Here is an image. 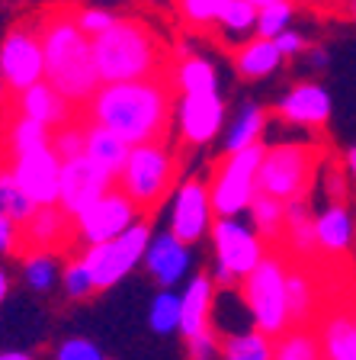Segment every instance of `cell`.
Instances as JSON below:
<instances>
[{"mask_svg": "<svg viewBox=\"0 0 356 360\" xmlns=\"http://www.w3.org/2000/svg\"><path fill=\"white\" fill-rule=\"evenodd\" d=\"M216 225V210L209 200V187L202 180L190 177L173 190V206H171V229L167 232L180 241V245H196L202 241Z\"/></svg>", "mask_w": 356, "mask_h": 360, "instance_id": "cell-13", "label": "cell"}, {"mask_svg": "<svg viewBox=\"0 0 356 360\" xmlns=\"http://www.w3.org/2000/svg\"><path fill=\"white\" fill-rule=\"evenodd\" d=\"M61 286H65V292L77 302L90 300V296L97 292V286H93V280H90V270L84 267L81 257L65 261V267H61Z\"/></svg>", "mask_w": 356, "mask_h": 360, "instance_id": "cell-39", "label": "cell"}, {"mask_svg": "<svg viewBox=\"0 0 356 360\" xmlns=\"http://www.w3.org/2000/svg\"><path fill=\"white\" fill-rule=\"evenodd\" d=\"M267 122H270V112L257 103H247L237 110V116L231 120L228 132H225V155H237V151H247V148H257L263 145V132H267Z\"/></svg>", "mask_w": 356, "mask_h": 360, "instance_id": "cell-24", "label": "cell"}, {"mask_svg": "<svg viewBox=\"0 0 356 360\" xmlns=\"http://www.w3.org/2000/svg\"><path fill=\"white\" fill-rule=\"evenodd\" d=\"M55 360H106V354L87 338H67V341L58 345Z\"/></svg>", "mask_w": 356, "mask_h": 360, "instance_id": "cell-43", "label": "cell"}, {"mask_svg": "<svg viewBox=\"0 0 356 360\" xmlns=\"http://www.w3.org/2000/svg\"><path fill=\"white\" fill-rule=\"evenodd\" d=\"M84 142H87V126L84 122H67V126L55 129L52 132V142H48V148L58 155V161L65 165V161H74V158H84Z\"/></svg>", "mask_w": 356, "mask_h": 360, "instance_id": "cell-38", "label": "cell"}, {"mask_svg": "<svg viewBox=\"0 0 356 360\" xmlns=\"http://www.w3.org/2000/svg\"><path fill=\"white\" fill-rule=\"evenodd\" d=\"M212 306H216V283L209 274L190 277L180 292V335L183 338H196L199 331L212 328Z\"/></svg>", "mask_w": 356, "mask_h": 360, "instance_id": "cell-20", "label": "cell"}, {"mask_svg": "<svg viewBox=\"0 0 356 360\" xmlns=\"http://www.w3.org/2000/svg\"><path fill=\"white\" fill-rule=\"evenodd\" d=\"M20 235H22L20 225L0 216V255H13L16 248H20Z\"/></svg>", "mask_w": 356, "mask_h": 360, "instance_id": "cell-45", "label": "cell"}, {"mask_svg": "<svg viewBox=\"0 0 356 360\" xmlns=\"http://www.w3.org/2000/svg\"><path fill=\"white\" fill-rule=\"evenodd\" d=\"M22 238L29 241L32 251L55 255L74 238V219L65 216L58 206H45V210L32 212V219L22 225Z\"/></svg>", "mask_w": 356, "mask_h": 360, "instance_id": "cell-21", "label": "cell"}, {"mask_svg": "<svg viewBox=\"0 0 356 360\" xmlns=\"http://www.w3.org/2000/svg\"><path fill=\"white\" fill-rule=\"evenodd\" d=\"M321 360H356V315L327 312L318 325Z\"/></svg>", "mask_w": 356, "mask_h": 360, "instance_id": "cell-22", "label": "cell"}, {"mask_svg": "<svg viewBox=\"0 0 356 360\" xmlns=\"http://www.w3.org/2000/svg\"><path fill=\"white\" fill-rule=\"evenodd\" d=\"M10 103V90H7V84H4V77H0V110Z\"/></svg>", "mask_w": 356, "mask_h": 360, "instance_id": "cell-51", "label": "cell"}, {"mask_svg": "<svg viewBox=\"0 0 356 360\" xmlns=\"http://www.w3.org/2000/svg\"><path fill=\"white\" fill-rule=\"evenodd\" d=\"M0 360H4V351H0Z\"/></svg>", "mask_w": 356, "mask_h": 360, "instance_id": "cell-53", "label": "cell"}, {"mask_svg": "<svg viewBox=\"0 0 356 360\" xmlns=\"http://www.w3.org/2000/svg\"><path fill=\"white\" fill-rule=\"evenodd\" d=\"M286 280H289V264L279 255H267L251 277L241 280V292H244V306L251 312L253 328L273 341L292 328Z\"/></svg>", "mask_w": 356, "mask_h": 360, "instance_id": "cell-4", "label": "cell"}, {"mask_svg": "<svg viewBox=\"0 0 356 360\" xmlns=\"http://www.w3.org/2000/svg\"><path fill=\"white\" fill-rule=\"evenodd\" d=\"M93 42V61H97L100 84H132L164 77V55L157 36L135 16H119L103 36Z\"/></svg>", "mask_w": 356, "mask_h": 360, "instance_id": "cell-3", "label": "cell"}, {"mask_svg": "<svg viewBox=\"0 0 356 360\" xmlns=\"http://www.w3.org/2000/svg\"><path fill=\"white\" fill-rule=\"evenodd\" d=\"M32 212H36V206H32L29 196L20 190V184H16L13 174H10V167H0V216L22 229V225L32 219Z\"/></svg>", "mask_w": 356, "mask_h": 360, "instance_id": "cell-35", "label": "cell"}, {"mask_svg": "<svg viewBox=\"0 0 356 360\" xmlns=\"http://www.w3.org/2000/svg\"><path fill=\"white\" fill-rule=\"evenodd\" d=\"M7 292H10V277H7V270L0 267V302L7 300Z\"/></svg>", "mask_w": 356, "mask_h": 360, "instance_id": "cell-49", "label": "cell"}, {"mask_svg": "<svg viewBox=\"0 0 356 360\" xmlns=\"http://www.w3.org/2000/svg\"><path fill=\"white\" fill-rule=\"evenodd\" d=\"M286 292H289L292 328H308L315 309H318V283H315V277L305 267H289Z\"/></svg>", "mask_w": 356, "mask_h": 360, "instance_id": "cell-28", "label": "cell"}, {"mask_svg": "<svg viewBox=\"0 0 356 360\" xmlns=\"http://www.w3.org/2000/svg\"><path fill=\"white\" fill-rule=\"evenodd\" d=\"M116 20H119V16L112 13V10H106V7H81V10L74 13L77 30H81L87 39L103 36V32L110 30V26H112Z\"/></svg>", "mask_w": 356, "mask_h": 360, "instance_id": "cell-40", "label": "cell"}, {"mask_svg": "<svg viewBox=\"0 0 356 360\" xmlns=\"http://www.w3.org/2000/svg\"><path fill=\"white\" fill-rule=\"evenodd\" d=\"M347 13H350V16H353V20H356V4H350V7H347Z\"/></svg>", "mask_w": 356, "mask_h": 360, "instance_id": "cell-52", "label": "cell"}, {"mask_svg": "<svg viewBox=\"0 0 356 360\" xmlns=\"http://www.w3.org/2000/svg\"><path fill=\"white\" fill-rule=\"evenodd\" d=\"M0 77L13 97L45 81V49L42 32L29 26H13L0 42Z\"/></svg>", "mask_w": 356, "mask_h": 360, "instance_id": "cell-9", "label": "cell"}, {"mask_svg": "<svg viewBox=\"0 0 356 360\" xmlns=\"http://www.w3.org/2000/svg\"><path fill=\"white\" fill-rule=\"evenodd\" d=\"M222 357L225 360H273V338L260 335L257 328L241 331V335H228L222 341Z\"/></svg>", "mask_w": 356, "mask_h": 360, "instance_id": "cell-33", "label": "cell"}, {"mask_svg": "<svg viewBox=\"0 0 356 360\" xmlns=\"http://www.w3.org/2000/svg\"><path fill=\"white\" fill-rule=\"evenodd\" d=\"M247 219H251V229L260 235V238L270 245H279L282 241V229H286V202L270 200V196L257 193L247 206Z\"/></svg>", "mask_w": 356, "mask_h": 360, "instance_id": "cell-29", "label": "cell"}, {"mask_svg": "<svg viewBox=\"0 0 356 360\" xmlns=\"http://www.w3.org/2000/svg\"><path fill=\"white\" fill-rule=\"evenodd\" d=\"M308 65L318 71V68H324L327 65V52L324 49H308Z\"/></svg>", "mask_w": 356, "mask_h": 360, "instance_id": "cell-47", "label": "cell"}, {"mask_svg": "<svg viewBox=\"0 0 356 360\" xmlns=\"http://www.w3.org/2000/svg\"><path fill=\"white\" fill-rule=\"evenodd\" d=\"M218 10H222V0H183L180 4L183 20L193 26H216Z\"/></svg>", "mask_w": 356, "mask_h": 360, "instance_id": "cell-41", "label": "cell"}, {"mask_svg": "<svg viewBox=\"0 0 356 360\" xmlns=\"http://www.w3.org/2000/svg\"><path fill=\"white\" fill-rule=\"evenodd\" d=\"M128 145L119 139V135H112L110 129L103 126H93V122H87V142H84V158H90L93 165H100L106 174H112V177H119L122 174V167H126L128 161Z\"/></svg>", "mask_w": 356, "mask_h": 360, "instance_id": "cell-23", "label": "cell"}, {"mask_svg": "<svg viewBox=\"0 0 356 360\" xmlns=\"http://www.w3.org/2000/svg\"><path fill=\"white\" fill-rule=\"evenodd\" d=\"M276 112H279L289 126L324 129L327 120H331V97H327V90L321 87V84L305 81V84H296V87L276 103Z\"/></svg>", "mask_w": 356, "mask_h": 360, "instance_id": "cell-17", "label": "cell"}, {"mask_svg": "<svg viewBox=\"0 0 356 360\" xmlns=\"http://www.w3.org/2000/svg\"><path fill=\"white\" fill-rule=\"evenodd\" d=\"M347 171H341V167H327L324 174V190L327 196H331V202H343L350 193V184H347Z\"/></svg>", "mask_w": 356, "mask_h": 360, "instance_id": "cell-44", "label": "cell"}, {"mask_svg": "<svg viewBox=\"0 0 356 360\" xmlns=\"http://www.w3.org/2000/svg\"><path fill=\"white\" fill-rule=\"evenodd\" d=\"M273 45H276V52H279L282 58H292V55L305 52V39H302V32H296V30H286Z\"/></svg>", "mask_w": 356, "mask_h": 360, "instance_id": "cell-46", "label": "cell"}, {"mask_svg": "<svg viewBox=\"0 0 356 360\" xmlns=\"http://www.w3.org/2000/svg\"><path fill=\"white\" fill-rule=\"evenodd\" d=\"M177 129L186 145H209L225 129V100L218 94L183 97L177 106Z\"/></svg>", "mask_w": 356, "mask_h": 360, "instance_id": "cell-15", "label": "cell"}, {"mask_svg": "<svg viewBox=\"0 0 356 360\" xmlns=\"http://www.w3.org/2000/svg\"><path fill=\"white\" fill-rule=\"evenodd\" d=\"M13 103H16V116L39 122V126H45L48 132L67 126L71 116H74V106L67 103L52 84H45V81L36 84V87H29L26 94H20Z\"/></svg>", "mask_w": 356, "mask_h": 360, "instance_id": "cell-18", "label": "cell"}, {"mask_svg": "<svg viewBox=\"0 0 356 360\" xmlns=\"http://www.w3.org/2000/svg\"><path fill=\"white\" fill-rule=\"evenodd\" d=\"M173 116L171 77L132 84H103L87 103V120L110 129L128 148L164 142Z\"/></svg>", "mask_w": 356, "mask_h": 360, "instance_id": "cell-1", "label": "cell"}, {"mask_svg": "<svg viewBox=\"0 0 356 360\" xmlns=\"http://www.w3.org/2000/svg\"><path fill=\"white\" fill-rule=\"evenodd\" d=\"M292 16L296 7L289 0H257V26H253V36L276 42L286 30H292Z\"/></svg>", "mask_w": 356, "mask_h": 360, "instance_id": "cell-30", "label": "cell"}, {"mask_svg": "<svg viewBox=\"0 0 356 360\" xmlns=\"http://www.w3.org/2000/svg\"><path fill=\"white\" fill-rule=\"evenodd\" d=\"M45 49V84H52L71 106L90 103L103 84L93 61V42L77 30L74 13L52 16L42 26Z\"/></svg>", "mask_w": 356, "mask_h": 360, "instance_id": "cell-2", "label": "cell"}, {"mask_svg": "<svg viewBox=\"0 0 356 360\" xmlns=\"http://www.w3.org/2000/svg\"><path fill=\"white\" fill-rule=\"evenodd\" d=\"M267 145L257 148L237 151V155H225L216 167V177L209 184V200L216 219H241L251 206V200L257 196V174L260 161H263Z\"/></svg>", "mask_w": 356, "mask_h": 360, "instance_id": "cell-7", "label": "cell"}, {"mask_svg": "<svg viewBox=\"0 0 356 360\" xmlns=\"http://www.w3.org/2000/svg\"><path fill=\"white\" fill-rule=\"evenodd\" d=\"M148 325L154 335H173V331H180V292H173V290L154 292L151 309H148Z\"/></svg>", "mask_w": 356, "mask_h": 360, "instance_id": "cell-37", "label": "cell"}, {"mask_svg": "<svg viewBox=\"0 0 356 360\" xmlns=\"http://www.w3.org/2000/svg\"><path fill=\"white\" fill-rule=\"evenodd\" d=\"M61 267L65 264L58 261V255H48V251H32L22 261V277H26V286L36 292H48L55 283H61Z\"/></svg>", "mask_w": 356, "mask_h": 360, "instance_id": "cell-34", "label": "cell"}, {"mask_svg": "<svg viewBox=\"0 0 356 360\" xmlns=\"http://www.w3.org/2000/svg\"><path fill=\"white\" fill-rule=\"evenodd\" d=\"M173 174H177V161H173V151L167 145H138L128 151V161L116 177V187L138 210H151L173 190Z\"/></svg>", "mask_w": 356, "mask_h": 360, "instance_id": "cell-6", "label": "cell"}, {"mask_svg": "<svg viewBox=\"0 0 356 360\" xmlns=\"http://www.w3.org/2000/svg\"><path fill=\"white\" fill-rule=\"evenodd\" d=\"M282 65V55L276 52V45L267 39H247L235 49V68L237 75L247 77V81H260V77H270L276 68Z\"/></svg>", "mask_w": 356, "mask_h": 360, "instance_id": "cell-27", "label": "cell"}, {"mask_svg": "<svg viewBox=\"0 0 356 360\" xmlns=\"http://www.w3.org/2000/svg\"><path fill=\"white\" fill-rule=\"evenodd\" d=\"M141 264H145V270H148L151 280H154L161 290H173V286L190 274L193 255H190V248L180 245L171 232H157V235H151V245H148V251H145V261Z\"/></svg>", "mask_w": 356, "mask_h": 360, "instance_id": "cell-16", "label": "cell"}, {"mask_svg": "<svg viewBox=\"0 0 356 360\" xmlns=\"http://www.w3.org/2000/svg\"><path fill=\"white\" fill-rule=\"evenodd\" d=\"M138 222H141V210L116 187L74 219V238H81L84 248L106 245V241H116L119 235H126Z\"/></svg>", "mask_w": 356, "mask_h": 360, "instance_id": "cell-11", "label": "cell"}, {"mask_svg": "<svg viewBox=\"0 0 356 360\" xmlns=\"http://www.w3.org/2000/svg\"><path fill=\"white\" fill-rule=\"evenodd\" d=\"M10 174L20 184V190L29 196L36 210L58 206V187H61V161L52 148L29 151L22 158H13Z\"/></svg>", "mask_w": 356, "mask_h": 360, "instance_id": "cell-14", "label": "cell"}, {"mask_svg": "<svg viewBox=\"0 0 356 360\" xmlns=\"http://www.w3.org/2000/svg\"><path fill=\"white\" fill-rule=\"evenodd\" d=\"M282 238L296 257H308L315 248V210L312 200H292L286 202V229H282Z\"/></svg>", "mask_w": 356, "mask_h": 360, "instance_id": "cell-26", "label": "cell"}, {"mask_svg": "<svg viewBox=\"0 0 356 360\" xmlns=\"http://www.w3.org/2000/svg\"><path fill=\"white\" fill-rule=\"evenodd\" d=\"M151 225L141 219L138 225H132L126 235H119L116 241H106V245H93L84 248V267L90 270V280L97 290H110L116 286L122 277H128L141 261H145V251L151 245Z\"/></svg>", "mask_w": 356, "mask_h": 360, "instance_id": "cell-8", "label": "cell"}, {"mask_svg": "<svg viewBox=\"0 0 356 360\" xmlns=\"http://www.w3.org/2000/svg\"><path fill=\"white\" fill-rule=\"evenodd\" d=\"M356 238V216L343 202H331L315 212V248L324 257H343Z\"/></svg>", "mask_w": 356, "mask_h": 360, "instance_id": "cell-19", "label": "cell"}, {"mask_svg": "<svg viewBox=\"0 0 356 360\" xmlns=\"http://www.w3.org/2000/svg\"><path fill=\"white\" fill-rule=\"evenodd\" d=\"M171 87L173 94H183V97H206V94H218V71L209 58L199 55H190L183 58L171 75Z\"/></svg>", "mask_w": 356, "mask_h": 360, "instance_id": "cell-25", "label": "cell"}, {"mask_svg": "<svg viewBox=\"0 0 356 360\" xmlns=\"http://www.w3.org/2000/svg\"><path fill=\"white\" fill-rule=\"evenodd\" d=\"M216 26L225 39H244L257 26V0H222Z\"/></svg>", "mask_w": 356, "mask_h": 360, "instance_id": "cell-31", "label": "cell"}, {"mask_svg": "<svg viewBox=\"0 0 356 360\" xmlns=\"http://www.w3.org/2000/svg\"><path fill=\"white\" fill-rule=\"evenodd\" d=\"M4 360H36V357L26 351H4Z\"/></svg>", "mask_w": 356, "mask_h": 360, "instance_id": "cell-50", "label": "cell"}, {"mask_svg": "<svg viewBox=\"0 0 356 360\" xmlns=\"http://www.w3.org/2000/svg\"><path fill=\"white\" fill-rule=\"evenodd\" d=\"M273 360H321L318 331L312 328H289L273 341Z\"/></svg>", "mask_w": 356, "mask_h": 360, "instance_id": "cell-32", "label": "cell"}, {"mask_svg": "<svg viewBox=\"0 0 356 360\" xmlns=\"http://www.w3.org/2000/svg\"><path fill=\"white\" fill-rule=\"evenodd\" d=\"M209 235H212V248H216V264L228 270L235 280L251 277L257 264L270 255L267 241L244 219H216Z\"/></svg>", "mask_w": 356, "mask_h": 360, "instance_id": "cell-10", "label": "cell"}, {"mask_svg": "<svg viewBox=\"0 0 356 360\" xmlns=\"http://www.w3.org/2000/svg\"><path fill=\"white\" fill-rule=\"evenodd\" d=\"M315 177V148L302 142L267 145L257 174V193L279 202L308 200V187Z\"/></svg>", "mask_w": 356, "mask_h": 360, "instance_id": "cell-5", "label": "cell"}, {"mask_svg": "<svg viewBox=\"0 0 356 360\" xmlns=\"http://www.w3.org/2000/svg\"><path fill=\"white\" fill-rule=\"evenodd\" d=\"M347 177L356 184V145L347 151Z\"/></svg>", "mask_w": 356, "mask_h": 360, "instance_id": "cell-48", "label": "cell"}, {"mask_svg": "<svg viewBox=\"0 0 356 360\" xmlns=\"http://www.w3.org/2000/svg\"><path fill=\"white\" fill-rule=\"evenodd\" d=\"M48 142H52V132L32 120H22V116H16L7 129V145H10V155L13 158H22L39 148H48Z\"/></svg>", "mask_w": 356, "mask_h": 360, "instance_id": "cell-36", "label": "cell"}, {"mask_svg": "<svg viewBox=\"0 0 356 360\" xmlns=\"http://www.w3.org/2000/svg\"><path fill=\"white\" fill-rule=\"evenodd\" d=\"M110 190H116V177L106 174L90 158H74L61 165V187H58V210L65 216L77 219L87 212L97 200H103Z\"/></svg>", "mask_w": 356, "mask_h": 360, "instance_id": "cell-12", "label": "cell"}, {"mask_svg": "<svg viewBox=\"0 0 356 360\" xmlns=\"http://www.w3.org/2000/svg\"><path fill=\"white\" fill-rule=\"evenodd\" d=\"M186 347H190V360H218L222 357V338L216 335V328H206L196 338H186Z\"/></svg>", "mask_w": 356, "mask_h": 360, "instance_id": "cell-42", "label": "cell"}]
</instances>
